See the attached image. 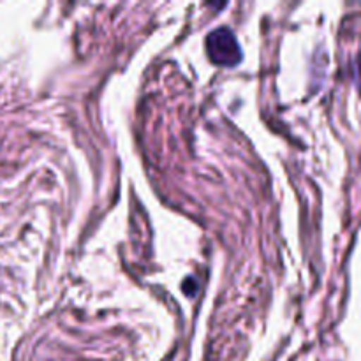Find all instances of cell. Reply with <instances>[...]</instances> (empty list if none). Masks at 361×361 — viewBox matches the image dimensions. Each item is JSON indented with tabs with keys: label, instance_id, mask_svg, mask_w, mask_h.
<instances>
[{
	"label": "cell",
	"instance_id": "obj_1",
	"mask_svg": "<svg viewBox=\"0 0 361 361\" xmlns=\"http://www.w3.org/2000/svg\"><path fill=\"white\" fill-rule=\"evenodd\" d=\"M207 51L215 66L233 67L242 60V48L229 28L219 27L207 37Z\"/></svg>",
	"mask_w": 361,
	"mask_h": 361
},
{
	"label": "cell",
	"instance_id": "obj_2",
	"mask_svg": "<svg viewBox=\"0 0 361 361\" xmlns=\"http://www.w3.org/2000/svg\"><path fill=\"white\" fill-rule=\"evenodd\" d=\"M356 74H358V81H360V88H361V56L356 62Z\"/></svg>",
	"mask_w": 361,
	"mask_h": 361
}]
</instances>
